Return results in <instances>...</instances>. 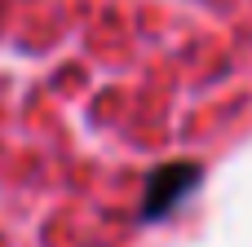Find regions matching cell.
<instances>
[{
	"label": "cell",
	"instance_id": "cell-1",
	"mask_svg": "<svg viewBox=\"0 0 252 247\" xmlns=\"http://www.w3.org/2000/svg\"><path fill=\"white\" fill-rule=\"evenodd\" d=\"M199 186V164H164L159 172H151L146 181V199H142V221H155L164 212H173L190 190Z\"/></svg>",
	"mask_w": 252,
	"mask_h": 247
}]
</instances>
